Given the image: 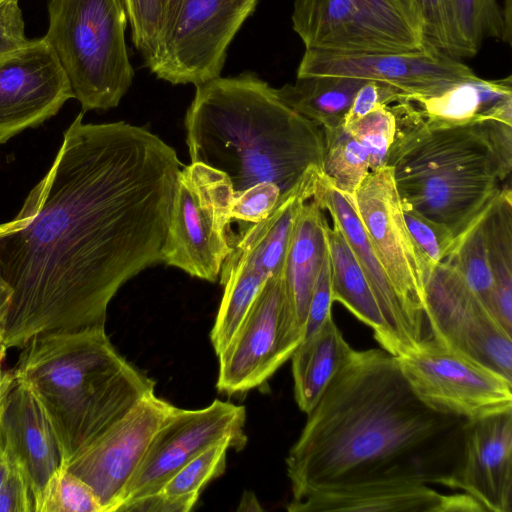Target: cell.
Returning a JSON list of instances; mask_svg holds the SVG:
<instances>
[{
  "instance_id": "cell-36",
  "label": "cell",
  "mask_w": 512,
  "mask_h": 512,
  "mask_svg": "<svg viewBox=\"0 0 512 512\" xmlns=\"http://www.w3.org/2000/svg\"><path fill=\"white\" fill-rule=\"evenodd\" d=\"M344 128L367 150L370 171L386 165L396 132V118L389 105L378 107Z\"/></svg>"
},
{
  "instance_id": "cell-10",
  "label": "cell",
  "mask_w": 512,
  "mask_h": 512,
  "mask_svg": "<svg viewBox=\"0 0 512 512\" xmlns=\"http://www.w3.org/2000/svg\"><path fill=\"white\" fill-rule=\"evenodd\" d=\"M424 297L430 344L512 381V334L446 258L428 272Z\"/></svg>"
},
{
  "instance_id": "cell-29",
  "label": "cell",
  "mask_w": 512,
  "mask_h": 512,
  "mask_svg": "<svg viewBox=\"0 0 512 512\" xmlns=\"http://www.w3.org/2000/svg\"><path fill=\"white\" fill-rule=\"evenodd\" d=\"M219 277L224 293L210 333L217 355L226 348L243 323L268 278L250 263L240 259H225Z\"/></svg>"
},
{
  "instance_id": "cell-26",
  "label": "cell",
  "mask_w": 512,
  "mask_h": 512,
  "mask_svg": "<svg viewBox=\"0 0 512 512\" xmlns=\"http://www.w3.org/2000/svg\"><path fill=\"white\" fill-rule=\"evenodd\" d=\"M325 224L330 261L332 300L344 305L373 331L381 348L388 350L389 338L384 319L357 258L339 227Z\"/></svg>"
},
{
  "instance_id": "cell-16",
  "label": "cell",
  "mask_w": 512,
  "mask_h": 512,
  "mask_svg": "<svg viewBox=\"0 0 512 512\" xmlns=\"http://www.w3.org/2000/svg\"><path fill=\"white\" fill-rule=\"evenodd\" d=\"M340 76L387 83L404 97L432 96L476 79L474 71L433 47L419 52L340 53L305 49L297 77Z\"/></svg>"
},
{
  "instance_id": "cell-14",
  "label": "cell",
  "mask_w": 512,
  "mask_h": 512,
  "mask_svg": "<svg viewBox=\"0 0 512 512\" xmlns=\"http://www.w3.org/2000/svg\"><path fill=\"white\" fill-rule=\"evenodd\" d=\"M245 422L244 406L218 399L201 409L175 407L155 434L119 507L157 493L177 470L217 442L230 439L236 450L243 449Z\"/></svg>"
},
{
  "instance_id": "cell-43",
  "label": "cell",
  "mask_w": 512,
  "mask_h": 512,
  "mask_svg": "<svg viewBox=\"0 0 512 512\" xmlns=\"http://www.w3.org/2000/svg\"><path fill=\"white\" fill-rule=\"evenodd\" d=\"M28 41L19 0L0 2V55L17 49Z\"/></svg>"
},
{
  "instance_id": "cell-12",
  "label": "cell",
  "mask_w": 512,
  "mask_h": 512,
  "mask_svg": "<svg viewBox=\"0 0 512 512\" xmlns=\"http://www.w3.org/2000/svg\"><path fill=\"white\" fill-rule=\"evenodd\" d=\"M349 198L392 285L431 343L424 297L430 269L405 224L391 168L370 171Z\"/></svg>"
},
{
  "instance_id": "cell-6",
  "label": "cell",
  "mask_w": 512,
  "mask_h": 512,
  "mask_svg": "<svg viewBox=\"0 0 512 512\" xmlns=\"http://www.w3.org/2000/svg\"><path fill=\"white\" fill-rule=\"evenodd\" d=\"M48 15L43 37L82 112L118 106L134 78L125 41L124 0H49Z\"/></svg>"
},
{
  "instance_id": "cell-19",
  "label": "cell",
  "mask_w": 512,
  "mask_h": 512,
  "mask_svg": "<svg viewBox=\"0 0 512 512\" xmlns=\"http://www.w3.org/2000/svg\"><path fill=\"white\" fill-rule=\"evenodd\" d=\"M315 195L343 233L364 272L384 319L389 338L387 351L401 356L428 346L430 341L426 333L392 285L350 198L335 188L324 175Z\"/></svg>"
},
{
  "instance_id": "cell-37",
  "label": "cell",
  "mask_w": 512,
  "mask_h": 512,
  "mask_svg": "<svg viewBox=\"0 0 512 512\" xmlns=\"http://www.w3.org/2000/svg\"><path fill=\"white\" fill-rule=\"evenodd\" d=\"M402 213L414 244L431 270L448 256L456 239L444 225L413 209L402 205Z\"/></svg>"
},
{
  "instance_id": "cell-39",
  "label": "cell",
  "mask_w": 512,
  "mask_h": 512,
  "mask_svg": "<svg viewBox=\"0 0 512 512\" xmlns=\"http://www.w3.org/2000/svg\"><path fill=\"white\" fill-rule=\"evenodd\" d=\"M280 196L281 191L275 183H256L234 195L230 210L231 219L255 224L269 215Z\"/></svg>"
},
{
  "instance_id": "cell-30",
  "label": "cell",
  "mask_w": 512,
  "mask_h": 512,
  "mask_svg": "<svg viewBox=\"0 0 512 512\" xmlns=\"http://www.w3.org/2000/svg\"><path fill=\"white\" fill-rule=\"evenodd\" d=\"M230 448L236 449L230 439L211 445L177 470L158 492L174 506L176 512L190 511L204 487L225 471L226 454Z\"/></svg>"
},
{
  "instance_id": "cell-5",
  "label": "cell",
  "mask_w": 512,
  "mask_h": 512,
  "mask_svg": "<svg viewBox=\"0 0 512 512\" xmlns=\"http://www.w3.org/2000/svg\"><path fill=\"white\" fill-rule=\"evenodd\" d=\"M21 349L12 371L41 402L62 466L155 390L115 349L105 326L40 333Z\"/></svg>"
},
{
  "instance_id": "cell-11",
  "label": "cell",
  "mask_w": 512,
  "mask_h": 512,
  "mask_svg": "<svg viewBox=\"0 0 512 512\" xmlns=\"http://www.w3.org/2000/svg\"><path fill=\"white\" fill-rule=\"evenodd\" d=\"M302 339L283 274L268 277L243 323L218 354L217 389L235 394L262 385L292 357Z\"/></svg>"
},
{
  "instance_id": "cell-31",
  "label": "cell",
  "mask_w": 512,
  "mask_h": 512,
  "mask_svg": "<svg viewBox=\"0 0 512 512\" xmlns=\"http://www.w3.org/2000/svg\"><path fill=\"white\" fill-rule=\"evenodd\" d=\"M323 131V175L335 188L352 197L370 172L368 152L342 124Z\"/></svg>"
},
{
  "instance_id": "cell-38",
  "label": "cell",
  "mask_w": 512,
  "mask_h": 512,
  "mask_svg": "<svg viewBox=\"0 0 512 512\" xmlns=\"http://www.w3.org/2000/svg\"><path fill=\"white\" fill-rule=\"evenodd\" d=\"M124 2L131 25L132 41L147 67L157 48L166 0H124Z\"/></svg>"
},
{
  "instance_id": "cell-28",
  "label": "cell",
  "mask_w": 512,
  "mask_h": 512,
  "mask_svg": "<svg viewBox=\"0 0 512 512\" xmlns=\"http://www.w3.org/2000/svg\"><path fill=\"white\" fill-rule=\"evenodd\" d=\"M367 80L340 76L297 77L275 89L278 98L290 108L323 129L342 124L355 94Z\"/></svg>"
},
{
  "instance_id": "cell-34",
  "label": "cell",
  "mask_w": 512,
  "mask_h": 512,
  "mask_svg": "<svg viewBox=\"0 0 512 512\" xmlns=\"http://www.w3.org/2000/svg\"><path fill=\"white\" fill-rule=\"evenodd\" d=\"M35 512H102L91 487L61 466L50 478Z\"/></svg>"
},
{
  "instance_id": "cell-13",
  "label": "cell",
  "mask_w": 512,
  "mask_h": 512,
  "mask_svg": "<svg viewBox=\"0 0 512 512\" xmlns=\"http://www.w3.org/2000/svg\"><path fill=\"white\" fill-rule=\"evenodd\" d=\"M415 395L435 411L466 421L512 410V381L430 344L397 356Z\"/></svg>"
},
{
  "instance_id": "cell-25",
  "label": "cell",
  "mask_w": 512,
  "mask_h": 512,
  "mask_svg": "<svg viewBox=\"0 0 512 512\" xmlns=\"http://www.w3.org/2000/svg\"><path fill=\"white\" fill-rule=\"evenodd\" d=\"M351 349L332 317L301 341L290 359L294 397L302 412L317 404Z\"/></svg>"
},
{
  "instance_id": "cell-8",
  "label": "cell",
  "mask_w": 512,
  "mask_h": 512,
  "mask_svg": "<svg viewBox=\"0 0 512 512\" xmlns=\"http://www.w3.org/2000/svg\"><path fill=\"white\" fill-rule=\"evenodd\" d=\"M234 191L221 171L191 163L177 176L162 262L215 282L232 251L227 228Z\"/></svg>"
},
{
  "instance_id": "cell-21",
  "label": "cell",
  "mask_w": 512,
  "mask_h": 512,
  "mask_svg": "<svg viewBox=\"0 0 512 512\" xmlns=\"http://www.w3.org/2000/svg\"><path fill=\"white\" fill-rule=\"evenodd\" d=\"M1 419L5 445L27 479L35 512L50 478L62 466L56 435L31 386L15 376Z\"/></svg>"
},
{
  "instance_id": "cell-33",
  "label": "cell",
  "mask_w": 512,
  "mask_h": 512,
  "mask_svg": "<svg viewBox=\"0 0 512 512\" xmlns=\"http://www.w3.org/2000/svg\"><path fill=\"white\" fill-rule=\"evenodd\" d=\"M426 42L455 59L470 58L476 51L465 40L450 0H415Z\"/></svg>"
},
{
  "instance_id": "cell-41",
  "label": "cell",
  "mask_w": 512,
  "mask_h": 512,
  "mask_svg": "<svg viewBox=\"0 0 512 512\" xmlns=\"http://www.w3.org/2000/svg\"><path fill=\"white\" fill-rule=\"evenodd\" d=\"M332 303L330 261L327 248L310 300L303 339L315 334L332 317Z\"/></svg>"
},
{
  "instance_id": "cell-4",
  "label": "cell",
  "mask_w": 512,
  "mask_h": 512,
  "mask_svg": "<svg viewBox=\"0 0 512 512\" xmlns=\"http://www.w3.org/2000/svg\"><path fill=\"white\" fill-rule=\"evenodd\" d=\"M389 107L396 132L386 165L402 205L444 225L456 239L510 178L512 125L492 119L434 124L406 98Z\"/></svg>"
},
{
  "instance_id": "cell-18",
  "label": "cell",
  "mask_w": 512,
  "mask_h": 512,
  "mask_svg": "<svg viewBox=\"0 0 512 512\" xmlns=\"http://www.w3.org/2000/svg\"><path fill=\"white\" fill-rule=\"evenodd\" d=\"M447 487L471 496L484 512L512 511V410L465 422Z\"/></svg>"
},
{
  "instance_id": "cell-17",
  "label": "cell",
  "mask_w": 512,
  "mask_h": 512,
  "mask_svg": "<svg viewBox=\"0 0 512 512\" xmlns=\"http://www.w3.org/2000/svg\"><path fill=\"white\" fill-rule=\"evenodd\" d=\"M74 94L44 37L0 55V144L58 113Z\"/></svg>"
},
{
  "instance_id": "cell-27",
  "label": "cell",
  "mask_w": 512,
  "mask_h": 512,
  "mask_svg": "<svg viewBox=\"0 0 512 512\" xmlns=\"http://www.w3.org/2000/svg\"><path fill=\"white\" fill-rule=\"evenodd\" d=\"M487 260L494 281L492 312L512 334V193L502 187L481 214Z\"/></svg>"
},
{
  "instance_id": "cell-20",
  "label": "cell",
  "mask_w": 512,
  "mask_h": 512,
  "mask_svg": "<svg viewBox=\"0 0 512 512\" xmlns=\"http://www.w3.org/2000/svg\"><path fill=\"white\" fill-rule=\"evenodd\" d=\"M291 512H484L468 494L441 493L430 485L407 480L357 483L317 490L292 499Z\"/></svg>"
},
{
  "instance_id": "cell-15",
  "label": "cell",
  "mask_w": 512,
  "mask_h": 512,
  "mask_svg": "<svg viewBox=\"0 0 512 512\" xmlns=\"http://www.w3.org/2000/svg\"><path fill=\"white\" fill-rule=\"evenodd\" d=\"M176 406L154 393L136 404L65 465L95 493L102 512H114L148 448Z\"/></svg>"
},
{
  "instance_id": "cell-40",
  "label": "cell",
  "mask_w": 512,
  "mask_h": 512,
  "mask_svg": "<svg viewBox=\"0 0 512 512\" xmlns=\"http://www.w3.org/2000/svg\"><path fill=\"white\" fill-rule=\"evenodd\" d=\"M404 94L397 88L379 81H366L357 91L342 125L348 127L380 106L391 105Z\"/></svg>"
},
{
  "instance_id": "cell-22",
  "label": "cell",
  "mask_w": 512,
  "mask_h": 512,
  "mask_svg": "<svg viewBox=\"0 0 512 512\" xmlns=\"http://www.w3.org/2000/svg\"><path fill=\"white\" fill-rule=\"evenodd\" d=\"M322 177L321 170H309L291 190L281 194L265 219L242 231L226 259L247 261L267 277L283 273L298 216L317 192Z\"/></svg>"
},
{
  "instance_id": "cell-42",
  "label": "cell",
  "mask_w": 512,
  "mask_h": 512,
  "mask_svg": "<svg viewBox=\"0 0 512 512\" xmlns=\"http://www.w3.org/2000/svg\"><path fill=\"white\" fill-rule=\"evenodd\" d=\"M11 460L9 474L0 489V512H34L27 479L12 456Z\"/></svg>"
},
{
  "instance_id": "cell-2",
  "label": "cell",
  "mask_w": 512,
  "mask_h": 512,
  "mask_svg": "<svg viewBox=\"0 0 512 512\" xmlns=\"http://www.w3.org/2000/svg\"><path fill=\"white\" fill-rule=\"evenodd\" d=\"M465 422L424 404L397 356L352 348L287 455L292 499L372 481L447 487Z\"/></svg>"
},
{
  "instance_id": "cell-23",
  "label": "cell",
  "mask_w": 512,
  "mask_h": 512,
  "mask_svg": "<svg viewBox=\"0 0 512 512\" xmlns=\"http://www.w3.org/2000/svg\"><path fill=\"white\" fill-rule=\"evenodd\" d=\"M406 99L423 119L434 124L461 125L492 119L512 125L511 75L494 80L477 77L432 96Z\"/></svg>"
},
{
  "instance_id": "cell-7",
  "label": "cell",
  "mask_w": 512,
  "mask_h": 512,
  "mask_svg": "<svg viewBox=\"0 0 512 512\" xmlns=\"http://www.w3.org/2000/svg\"><path fill=\"white\" fill-rule=\"evenodd\" d=\"M292 26L306 49L408 53L432 47L415 0H294Z\"/></svg>"
},
{
  "instance_id": "cell-9",
  "label": "cell",
  "mask_w": 512,
  "mask_h": 512,
  "mask_svg": "<svg viewBox=\"0 0 512 512\" xmlns=\"http://www.w3.org/2000/svg\"><path fill=\"white\" fill-rule=\"evenodd\" d=\"M258 0H166L161 32L147 68L173 85L219 77L227 49Z\"/></svg>"
},
{
  "instance_id": "cell-1",
  "label": "cell",
  "mask_w": 512,
  "mask_h": 512,
  "mask_svg": "<svg viewBox=\"0 0 512 512\" xmlns=\"http://www.w3.org/2000/svg\"><path fill=\"white\" fill-rule=\"evenodd\" d=\"M83 114L17 215L0 224V271L12 289L7 349L105 326L120 287L162 262L182 163L145 127L85 123Z\"/></svg>"
},
{
  "instance_id": "cell-35",
  "label": "cell",
  "mask_w": 512,
  "mask_h": 512,
  "mask_svg": "<svg viewBox=\"0 0 512 512\" xmlns=\"http://www.w3.org/2000/svg\"><path fill=\"white\" fill-rule=\"evenodd\" d=\"M461 32L478 52L484 38L502 39V9L497 0H450Z\"/></svg>"
},
{
  "instance_id": "cell-48",
  "label": "cell",
  "mask_w": 512,
  "mask_h": 512,
  "mask_svg": "<svg viewBox=\"0 0 512 512\" xmlns=\"http://www.w3.org/2000/svg\"><path fill=\"white\" fill-rule=\"evenodd\" d=\"M2 1H5V0H0V2H2Z\"/></svg>"
},
{
  "instance_id": "cell-3",
  "label": "cell",
  "mask_w": 512,
  "mask_h": 512,
  "mask_svg": "<svg viewBox=\"0 0 512 512\" xmlns=\"http://www.w3.org/2000/svg\"><path fill=\"white\" fill-rule=\"evenodd\" d=\"M184 124L191 163L223 172L234 194L264 181L284 194L309 170L323 172V128L253 72L196 86Z\"/></svg>"
},
{
  "instance_id": "cell-47",
  "label": "cell",
  "mask_w": 512,
  "mask_h": 512,
  "mask_svg": "<svg viewBox=\"0 0 512 512\" xmlns=\"http://www.w3.org/2000/svg\"><path fill=\"white\" fill-rule=\"evenodd\" d=\"M11 463V456L4 440V443L0 446V489L9 474Z\"/></svg>"
},
{
  "instance_id": "cell-45",
  "label": "cell",
  "mask_w": 512,
  "mask_h": 512,
  "mask_svg": "<svg viewBox=\"0 0 512 512\" xmlns=\"http://www.w3.org/2000/svg\"><path fill=\"white\" fill-rule=\"evenodd\" d=\"M12 301V289L0 271V333L4 334Z\"/></svg>"
},
{
  "instance_id": "cell-44",
  "label": "cell",
  "mask_w": 512,
  "mask_h": 512,
  "mask_svg": "<svg viewBox=\"0 0 512 512\" xmlns=\"http://www.w3.org/2000/svg\"><path fill=\"white\" fill-rule=\"evenodd\" d=\"M3 333H0V406L2 405L14 380L13 371L4 369V359L6 357L7 347L3 340Z\"/></svg>"
},
{
  "instance_id": "cell-32",
  "label": "cell",
  "mask_w": 512,
  "mask_h": 512,
  "mask_svg": "<svg viewBox=\"0 0 512 512\" xmlns=\"http://www.w3.org/2000/svg\"><path fill=\"white\" fill-rule=\"evenodd\" d=\"M481 214L456 238L446 259L492 312L494 281L484 245Z\"/></svg>"
},
{
  "instance_id": "cell-24",
  "label": "cell",
  "mask_w": 512,
  "mask_h": 512,
  "mask_svg": "<svg viewBox=\"0 0 512 512\" xmlns=\"http://www.w3.org/2000/svg\"><path fill=\"white\" fill-rule=\"evenodd\" d=\"M326 223L324 208L314 194L298 216L282 273L290 308L303 333L315 282L327 252Z\"/></svg>"
},
{
  "instance_id": "cell-46",
  "label": "cell",
  "mask_w": 512,
  "mask_h": 512,
  "mask_svg": "<svg viewBox=\"0 0 512 512\" xmlns=\"http://www.w3.org/2000/svg\"><path fill=\"white\" fill-rule=\"evenodd\" d=\"M503 17V37L502 40L511 44L512 40V0H504V7L502 8Z\"/></svg>"
}]
</instances>
